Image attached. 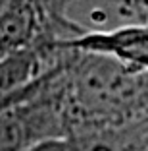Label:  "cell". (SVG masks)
Segmentation results:
<instances>
[{
  "mask_svg": "<svg viewBox=\"0 0 148 151\" xmlns=\"http://www.w3.org/2000/svg\"><path fill=\"white\" fill-rule=\"evenodd\" d=\"M62 14L73 37L148 25L146 0H64Z\"/></svg>",
  "mask_w": 148,
  "mask_h": 151,
  "instance_id": "7a4b0ae2",
  "label": "cell"
},
{
  "mask_svg": "<svg viewBox=\"0 0 148 151\" xmlns=\"http://www.w3.org/2000/svg\"><path fill=\"white\" fill-rule=\"evenodd\" d=\"M54 45L58 49L110 54L127 64L148 70V25H129L106 33H87L56 41Z\"/></svg>",
  "mask_w": 148,
  "mask_h": 151,
  "instance_id": "3957f363",
  "label": "cell"
},
{
  "mask_svg": "<svg viewBox=\"0 0 148 151\" xmlns=\"http://www.w3.org/2000/svg\"><path fill=\"white\" fill-rule=\"evenodd\" d=\"M69 78V99L89 122H121L148 111V70L110 54L81 50Z\"/></svg>",
  "mask_w": 148,
  "mask_h": 151,
  "instance_id": "6da1fadb",
  "label": "cell"
}]
</instances>
